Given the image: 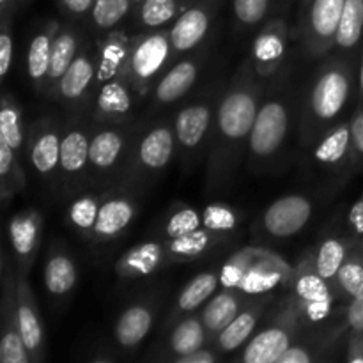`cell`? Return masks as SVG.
Segmentation results:
<instances>
[{
  "mask_svg": "<svg viewBox=\"0 0 363 363\" xmlns=\"http://www.w3.org/2000/svg\"><path fill=\"white\" fill-rule=\"evenodd\" d=\"M266 303H268V298L262 294V296H257L254 303L243 308L236 315V319L216 335V350L220 353H233L238 347L243 346L261 321Z\"/></svg>",
  "mask_w": 363,
  "mask_h": 363,
  "instance_id": "cell-25",
  "label": "cell"
},
{
  "mask_svg": "<svg viewBox=\"0 0 363 363\" xmlns=\"http://www.w3.org/2000/svg\"><path fill=\"white\" fill-rule=\"evenodd\" d=\"M133 0H94L92 21L99 30H112L130 14Z\"/></svg>",
  "mask_w": 363,
  "mask_h": 363,
  "instance_id": "cell-42",
  "label": "cell"
},
{
  "mask_svg": "<svg viewBox=\"0 0 363 363\" xmlns=\"http://www.w3.org/2000/svg\"><path fill=\"white\" fill-rule=\"evenodd\" d=\"M363 39V0H346L335 46L350 52L354 50Z\"/></svg>",
  "mask_w": 363,
  "mask_h": 363,
  "instance_id": "cell-39",
  "label": "cell"
},
{
  "mask_svg": "<svg viewBox=\"0 0 363 363\" xmlns=\"http://www.w3.org/2000/svg\"><path fill=\"white\" fill-rule=\"evenodd\" d=\"M218 101L216 92H213L190 103L177 113L174 121V131H176L177 152L183 162L190 163L197 160V156L204 151L206 144H209Z\"/></svg>",
  "mask_w": 363,
  "mask_h": 363,
  "instance_id": "cell-6",
  "label": "cell"
},
{
  "mask_svg": "<svg viewBox=\"0 0 363 363\" xmlns=\"http://www.w3.org/2000/svg\"><path fill=\"white\" fill-rule=\"evenodd\" d=\"M272 0H233L234 16L245 27H255L266 18Z\"/></svg>",
  "mask_w": 363,
  "mask_h": 363,
  "instance_id": "cell-46",
  "label": "cell"
},
{
  "mask_svg": "<svg viewBox=\"0 0 363 363\" xmlns=\"http://www.w3.org/2000/svg\"><path fill=\"white\" fill-rule=\"evenodd\" d=\"M314 206L305 195L291 194L277 199L262 215V227L273 238H291L300 233L312 218Z\"/></svg>",
  "mask_w": 363,
  "mask_h": 363,
  "instance_id": "cell-13",
  "label": "cell"
},
{
  "mask_svg": "<svg viewBox=\"0 0 363 363\" xmlns=\"http://www.w3.org/2000/svg\"><path fill=\"white\" fill-rule=\"evenodd\" d=\"M294 307H296L298 314H300L301 321L307 323H321L332 314L333 301H308V303H303V301L293 300Z\"/></svg>",
  "mask_w": 363,
  "mask_h": 363,
  "instance_id": "cell-47",
  "label": "cell"
},
{
  "mask_svg": "<svg viewBox=\"0 0 363 363\" xmlns=\"http://www.w3.org/2000/svg\"><path fill=\"white\" fill-rule=\"evenodd\" d=\"M346 0H311L303 20L305 52L312 59L326 55L335 46Z\"/></svg>",
  "mask_w": 363,
  "mask_h": 363,
  "instance_id": "cell-9",
  "label": "cell"
},
{
  "mask_svg": "<svg viewBox=\"0 0 363 363\" xmlns=\"http://www.w3.org/2000/svg\"><path fill=\"white\" fill-rule=\"evenodd\" d=\"M353 69L350 62L333 57L321 67L308 92L305 108V138L314 140L319 133L328 131L340 116L351 96Z\"/></svg>",
  "mask_w": 363,
  "mask_h": 363,
  "instance_id": "cell-2",
  "label": "cell"
},
{
  "mask_svg": "<svg viewBox=\"0 0 363 363\" xmlns=\"http://www.w3.org/2000/svg\"><path fill=\"white\" fill-rule=\"evenodd\" d=\"M78 55V35L71 27L60 28L55 35L52 48V59H50L48 77H46L45 89L55 94V89L59 85L60 78L66 73L67 67Z\"/></svg>",
  "mask_w": 363,
  "mask_h": 363,
  "instance_id": "cell-31",
  "label": "cell"
},
{
  "mask_svg": "<svg viewBox=\"0 0 363 363\" xmlns=\"http://www.w3.org/2000/svg\"><path fill=\"white\" fill-rule=\"evenodd\" d=\"M169 264L163 241H145L124 252L116 262L117 277L124 280L145 279Z\"/></svg>",
  "mask_w": 363,
  "mask_h": 363,
  "instance_id": "cell-20",
  "label": "cell"
},
{
  "mask_svg": "<svg viewBox=\"0 0 363 363\" xmlns=\"http://www.w3.org/2000/svg\"><path fill=\"white\" fill-rule=\"evenodd\" d=\"M206 335H208V330L201 318L181 319L169 337V351L174 354V358L194 353L204 347Z\"/></svg>",
  "mask_w": 363,
  "mask_h": 363,
  "instance_id": "cell-36",
  "label": "cell"
},
{
  "mask_svg": "<svg viewBox=\"0 0 363 363\" xmlns=\"http://www.w3.org/2000/svg\"><path fill=\"white\" fill-rule=\"evenodd\" d=\"M216 238H218V234L211 233L208 229L195 230V233L186 234V236L165 238L163 243H165L169 264L194 261V259L202 257L215 245Z\"/></svg>",
  "mask_w": 363,
  "mask_h": 363,
  "instance_id": "cell-33",
  "label": "cell"
},
{
  "mask_svg": "<svg viewBox=\"0 0 363 363\" xmlns=\"http://www.w3.org/2000/svg\"><path fill=\"white\" fill-rule=\"evenodd\" d=\"M346 362L363 363V330L362 332H351L350 340H347Z\"/></svg>",
  "mask_w": 363,
  "mask_h": 363,
  "instance_id": "cell-52",
  "label": "cell"
},
{
  "mask_svg": "<svg viewBox=\"0 0 363 363\" xmlns=\"http://www.w3.org/2000/svg\"><path fill=\"white\" fill-rule=\"evenodd\" d=\"M293 289L294 300L303 301V303H308V301H333V298H335L333 287L315 269L314 255H305L300 264H298V268L294 269Z\"/></svg>",
  "mask_w": 363,
  "mask_h": 363,
  "instance_id": "cell-30",
  "label": "cell"
},
{
  "mask_svg": "<svg viewBox=\"0 0 363 363\" xmlns=\"http://www.w3.org/2000/svg\"><path fill=\"white\" fill-rule=\"evenodd\" d=\"M362 254H363V234H362Z\"/></svg>",
  "mask_w": 363,
  "mask_h": 363,
  "instance_id": "cell-59",
  "label": "cell"
},
{
  "mask_svg": "<svg viewBox=\"0 0 363 363\" xmlns=\"http://www.w3.org/2000/svg\"><path fill=\"white\" fill-rule=\"evenodd\" d=\"M60 140L62 133L53 121H39L32 128L28 138V158L32 169L41 177H52L53 174L59 172Z\"/></svg>",
  "mask_w": 363,
  "mask_h": 363,
  "instance_id": "cell-19",
  "label": "cell"
},
{
  "mask_svg": "<svg viewBox=\"0 0 363 363\" xmlns=\"http://www.w3.org/2000/svg\"><path fill=\"white\" fill-rule=\"evenodd\" d=\"M350 225L354 230V234L362 236L363 234V194L350 209Z\"/></svg>",
  "mask_w": 363,
  "mask_h": 363,
  "instance_id": "cell-55",
  "label": "cell"
},
{
  "mask_svg": "<svg viewBox=\"0 0 363 363\" xmlns=\"http://www.w3.org/2000/svg\"><path fill=\"white\" fill-rule=\"evenodd\" d=\"M199 0H144L138 4L137 21L140 27L163 28L170 21H176L188 7L194 6Z\"/></svg>",
  "mask_w": 363,
  "mask_h": 363,
  "instance_id": "cell-34",
  "label": "cell"
},
{
  "mask_svg": "<svg viewBox=\"0 0 363 363\" xmlns=\"http://www.w3.org/2000/svg\"><path fill=\"white\" fill-rule=\"evenodd\" d=\"M300 314L291 301L282 308L275 325L259 332L245 347L241 360L245 363H277L293 342L296 328L300 326Z\"/></svg>",
  "mask_w": 363,
  "mask_h": 363,
  "instance_id": "cell-10",
  "label": "cell"
},
{
  "mask_svg": "<svg viewBox=\"0 0 363 363\" xmlns=\"http://www.w3.org/2000/svg\"><path fill=\"white\" fill-rule=\"evenodd\" d=\"M287 23L282 18H273L259 30L252 43L250 66L262 80L275 77L282 67L287 53Z\"/></svg>",
  "mask_w": 363,
  "mask_h": 363,
  "instance_id": "cell-12",
  "label": "cell"
},
{
  "mask_svg": "<svg viewBox=\"0 0 363 363\" xmlns=\"http://www.w3.org/2000/svg\"><path fill=\"white\" fill-rule=\"evenodd\" d=\"M25 188V174L16 151L0 137V199L9 204L11 199Z\"/></svg>",
  "mask_w": 363,
  "mask_h": 363,
  "instance_id": "cell-35",
  "label": "cell"
},
{
  "mask_svg": "<svg viewBox=\"0 0 363 363\" xmlns=\"http://www.w3.org/2000/svg\"><path fill=\"white\" fill-rule=\"evenodd\" d=\"M0 137L20 156L25 138L21 108L16 103V99L11 94H7V92L2 96V105H0Z\"/></svg>",
  "mask_w": 363,
  "mask_h": 363,
  "instance_id": "cell-41",
  "label": "cell"
},
{
  "mask_svg": "<svg viewBox=\"0 0 363 363\" xmlns=\"http://www.w3.org/2000/svg\"><path fill=\"white\" fill-rule=\"evenodd\" d=\"M172 53L169 28H152L131 38L126 77L138 98H144L155 89Z\"/></svg>",
  "mask_w": 363,
  "mask_h": 363,
  "instance_id": "cell-4",
  "label": "cell"
},
{
  "mask_svg": "<svg viewBox=\"0 0 363 363\" xmlns=\"http://www.w3.org/2000/svg\"><path fill=\"white\" fill-rule=\"evenodd\" d=\"M91 135L82 124H69L60 140L59 172L64 179L77 181L89 170V145Z\"/></svg>",
  "mask_w": 363,
  "mask_h": 363,
  "instance_id": "cell-21",
  "label": "cell"
},
{
  "mask_svg": "<svg viewBox=\"0 0 363 363\" xmlns=\"http://www.w3.org/2000/svg\"><path fill=\"white\" fill-rule=\"evenodd\" d=\"M59 30V23L50 21L46 27H43L41 30L32 38L30 46H28L27 74L38 91L45 89L46 77H48L50 69V59H52L53 41H55V35Z\"/></svg>",
  "mask_w": 363,
  "mask_h": 363,
  "instance_id": "cell-29",
  "label": "cell"
},
{
  "mask_svg": "<svg viewBox=\"0 0 363 363\" xmlns=\"http://www.w3.org/2000/svg\"><path fill=\"white\" fill-rule=\"evenodd\" d=\"M43 230V216L35 209H25L11 216L7 225L11 248L18 261V269L23 273L30 272L38 254L39 238Z\"/></svg>",
  "mask_w": 363,
  "mask_h": 363,
  "instance_id": "cell-17",
  "label": "cell"
},
{
  "mask_svg": "<svg viewBox=\"0 0 363 363\" xmlns=\"http://www.w3.org/2000/svg\"><path fill=\"white\" fill-rule=\"evenodd\" d=\"M353 156L350 123H340L325 131L314 149V160L326 169H339Z\"/></svg>",
  "mask_w": 363,
  "mask_h": 363,
  "instance_id": "cell-28",
  "label": "cell"
},
{
  "mask_svg": "<svg viewBox=\"0 0 363 363\" xmlns=\"http://www.w3.org/2000/svg\"><path fill=\"white\" fill-rule=\"evenodd\" d=\"M202 227L218 236L229 234L238 227V213L230 206L222 204V202L209 204L202 211Z\"/></svg>",
  "mask_w": 363,
  "mask_h": 363,
  "instance_id": "cell-45",
  "label": "cell"
},
{
  "mask_svg": "<svg viewBox=\"0 0 363 363\" xmlns=\"http://www.w3.org/2000/svg\"><path fill=\"white\" fill-rule=\"evenodd\" d=\"M201 71L199 57H188L179 60L165 71L152 89V98L158 105H172L190 92Z\"/></svg>",
  "mask_w": 363,
  "mask_h": 363,
  "instance_id": "cell-22",
  "label": "cell"
},
{
  "mask_svg": "<svg viewBox=\"0 0 363 363\" xmlns=\"http://www.w3.org/2000/svg\"><path fill=\"white\" fill-rule=\"evenodd\" d=\"M312 360H314V357H312V353L307 347L298 346V344L293 346V344H291L286 350V353L277 360V363H311Z\"/></svg>",
  "mask_w": 363,
  "mask_h": 363,
  "instance_id": "cell-51",
  "label": "cell"
},
{
  "mask_svg": "<svg viewBox=\"0 0 363 363\" xmlns=\"http://www.w3.org/2000/svg\"><path fill=\"white\" fill-rule=\"evenodd\" d=\"M0 77L6 78L13 64V35H11V16H2L0 20Z\"/></svg>",
  "mask_w": 363,
  "mask_h": 363,
  "instance_id": "cell-48",
  "label": "cell"
},
{
  "mask_svg": "<svg viewBox=\"0 0 363 363\" xmlns=\"http://www.w3.org/2000/svg\"><path fill=\"white\" fill-rule=\"evenodd\" d=\"M243 296H247V294L241 293L240 289H229V287H223L220 293L213 294L201 314L208 333L216 337L225 326H229L236 319V315L241 312Z\"/></svg>",
  "mask_w": 363,
  "mask_h": 363,
  "instance_id": "cell-27",
  "label": "cell"
},
{
  "mask_svg": "<svg viewBox=\"0 0 363 363\" xmlns=\"http://www.w3.org/2000/svg\"><path fill=\"white\" fill-rule=\"evenodd\" d=\"M335 286L346 296H363V254H351L335 277Z\"/></svg>",
  "mask_w": 363,
  "mask_h": 363,
  "instance_id": "cell-44",
  "label": "cell"
},
{
  "mask_svg": "<svg viewBox=\"0 0 363 363\" xmlns=\"http://www.w3.org/2000/svg\"><path fill=\"white\" fill-rule=\"evenodd\" d=\"M16 294L18 318H20V330L25 347L32 362H41L45 358V326L39 314L38 300L28 282V273L20 272V269L16 272Z\"/></svg>",
  "mask_w": 363,
  "mask_h": 363,
  "instance_id": "cell-15",
  "label": "cell"
},
{
  "mask_svg": "<svg viewBox=\"0 0 363 363\" xmlns=\"http://www.w3.org/2000/svg\"><path fill=\"white\" fill-rule=\"evenodd\" d=\"M346 325L351 332L363 330V296L351 298V303L346 312Z\"/></svg>",
  "mask_w": 363,
  "mask_h": 363,
  "instance_id": "cell-50",
  "label": "cell"
},
{
  "mask_svg": "<svg viewBox=\"0 0 363 363\" xmlns=\"http://www.w3.org/2000/svg\"><path fill=\"white\" fill-rule=\"evenodd\" d=\"M77 262L67 252L53 250L45 266V286L53 296H64L77 286Z\"/></svg>",
  "mask_w": 363,
  "mask_h": 363,
  "instance_id": "cell-32",
  "label": "cell"
},
{
  "mask_svg": "<svg viewBox=\"0 0 363 363\" xmlns=\"http://www.w3.org/2000/svg\"><path fill=\"white\" fill-rule=\"evenodd\" d=\"M60 6L71 16H84V14L91 13L94 0H60Z\"/></svg>",
  "mask_w": 363,
  "mask_h": 363,
  "instance_id": "cell-54",
  "label": "cell"
},
{
  "mask_svg": "<svg viewBox=\"0 0 363 363\" xmlns=\"http://www.w3.org/2000/svg\"><path fill=\"white\" fill-rule=\"evenodd\" d=\"M2 340H0V362L2 363H30L32 358L25 347L18 318L16 273L11 269L7 255H2Z\"/></svg>",
  "mask_w": 363,
  "mask_h": 363,
  "instance_id": "cell-8",
  "label": "cell"
},
{
  "mask_svg": "<svg viewBox=\"0 0 363 363\" xmlns=\"http://www.w3.org/2000/svg\"><path fill=\"white\" fill-rule=\"evenodd\" d=\"M216 360H218V354L211 350H206V347H201V350L184 354V357L174 358L176 363H213Z\"/></svg>",
  "mask_w": 363,
  "mask_h": 363,
  "instance_id": "cell-53",
  "label": "cell"
},
{
  "mask_svg": "<svg viewBox=\"0 0 363 363\" xmlns=\"http://www.w3.org/2000/svg\"><path fill=\"white\" fill-rule=\"evenodd\" d=\"M218 284L220 273L204 272L195 275L194 279L181 289L179 296H177V312H179V314H186V312L197 311L199 307H202V305L216 293Z\"/></svg>",
  "mask_w": 363,
  "mask_h": 363,
  "instance_id": "cell-37",
  "label": "cell"
},
{
  "mask_svg": "<svg viewBox=\"0 0 363 363\" xmlns=\"http://www.w3.org/2000/svg\"><path fill=\"white\" fill-rule=\"evenodd\" d=\"M137 92L126 78L99 82L94 96V119L99 124H126L133 113Z\"/></svg>",
  "mask_w": 363,
  "mask_h": 363,
  "instance_id": "cell-16",
  "label": "cell"
},
{
  "mask_svg": "<svg viewBox=\"0 0 363 363\" xmlns=\"http://www.w3.org/2000/svg\"><path fill=\"white\" fill-rule=\"evenodd\" d=\"M130 133L123 124H103L91 135L89 145V170L94 176H108L123 162L126 155Z\"/></svg>",
  "mask_w": 363,
  "mask_h": 363,
  "instance_id": "cell-14",
  "label": "cell"
},
{
  "mask_svg": "<svg viewBox=\"0 0 363 363\" xmlns=\"http://www.w3.org/2000/svg\"><path fill=\"white\" fill-rule=\"evenodd\" d=\"M142 2H144V0H133L135 6H138V4H142Z\"/></svg>",
  "mask_w": 363,
  "mask_h": 363,
  "instance_id": "cell-58",
  "label": "cell"
},
{
  "mask_svg": "<svg viewBox=\"0 0 363 363\" xmlns=\"http://www.w3.org/2000/svg\"><path fill=\"white\" fill-rule=\"evenodd\" d=\"M222 0H199L172 23L170 43L174 55L194 52L208 38Z\"/></svg>",
  "mask_w": 363,
  "mask_h": 363,
  "instance_id": "cell-11",
  "label": "cell"
},
{
  "mask_svg": "<svg viewBox=\"0 0 363 363\" xmlns=\"http://www.w3.org/2000/svg\"><path fill=\"white\" fill-rule=\"evenodd\" d=\"M108 191H99V194H82L67 208V220L71 225L84 236H91L94 229L96 218H98L99 208L105 201Z\"/></svg>",
  "mask_w": 363,
  "mask_h": 363,
  "instance_id": "cell-38",
  "label": "cell"
},
{
  "mask_svg": "<svg viewBox=\"0 0 363 363\" xmlns=\"http://www.w3.org/2000/svg\"><path fill=\"white\" fill-rule=\"evenodd\" d=\"M358 87H360V94H362V98H363V53H362L360 71H358Z\"/></svg>",
  "mask_w": 363,
  "mask_h": 363,
  "instance_id": "cell-57",
  "label": "cell"
},
{
  "mask_svg": "<svg viewBox=\"0 0 363 363\" xmlns=\"http://www.w3.org/2000/svg\"><path fill=\"white\" fill-rule=\"evenodd\" d=\"M131 38L123 30H112L98 45V60H96V84L126 78L128 53H130Z\"/></svg>",
  "mask_w": 363,
  "mask_h": 363,
  "instance_id": "cell-23",
  "label": "cell"
},
{
  "mask_svg": "<svg viewBox=\"0 0 363 363\" xmlns=\"http://www.w3.org/2000/svg\"><path fill=\"white\" fill-rule=\"evenodd\" d=\"M155 323V308L147 303H135L119 315L116 323V340L124 350L137 347L149 335Z\"/></svg>",
  "mask_w": 363,
  "mask_h": 363,
  "instance_id": "cell-26",
  "label": "cell"
},
{
  "mask_svg": "<svg viewBox=\"0 0 363 363\" xmlns=\"http://www.w3.org/2000/svg\"><path fill=\"white\" fill-rule=\"evenodd\" d=\"M177 151L174 124H156L133 145L128 160V179L140 181L167 169Z\"/></svg>",
  "mask_w": 363,
  "mask_h": 363,
  "instance_id": "cell-7",
  "label": "cell"
},
{
  "mask_svg": "<svg viewBox=\"0 0 363 363\" xmlns=\"http://www.w3.org/2000/svg\"><path fill=\"white\" fill-rule=\"evenodd\" d=\"M294 269L264 248H243L223 264L220 286L240 289L247 296H262L279 286L293 282Z\"/></svg>",
  "mask_w": 363,
  "mask_h": 363,
  "instance_id": "cell-3",
  "label": "cell"
},
{
  "mask_svg": "<svg viewBox=\"0 0 363 363\" xmlns=\"http://www.w3.org/2000/svg\"><path fill=\"white\" fill-rule=\"evenodd\" d=\"M351 140H353V158H363V105L350 121Z\"/></svg>",
  "mask_w": 363,
  "mask_h": 363,
  "instance_id": "cell-49",
  "label": "cell"
},
{
  "mask_svg": "<svg viewBox=\"0 0 363 363\" xmlns=\"http://www.w3.org/2000/svg\"><path fill=\"white\" fill-rule=\"evenodd\" d=\"M96 82V60L89 53L78 52L71 66L60 78L55 94L67 105L80 103Z\"/></svg>",
  "mask_w": 363,
  "mask_h": 363,
  "instance_id": "cell-24",
  "label": "cell"
},
{
  "mask_svg": "<svg viewBox=\"0 0 363 363\" xmlns=\"http://www.w3.org/2000/svg\"><path fill=\"white\" fill-rule=\"evenodd\" d=\"M204 229L202 227V213L191 206H181L174 209L167 220L163 222V234L165 238H179L186 234L195 233V230Z\"/></svg>",
  "mask_w": 363,
  "mask_h": 363,
  "instance_id": "cell-43",
  "label": "cell"
},
{
  "mask_svg": "<svg viewBox=\"0 0 363 363\" xmlns=\"http://www.w3.org/2000/svg\"><path fill=\"white\" fill-rule=\"evenodd\" d=\"M0 9H2V16H13L14 0H0Z\"/></svg>",
  "mask_w": 363,
  "mask_h": 363,
  "instance_id": "cell-56",
  "label": "cell"
},
{
  "mask_svg": "<svg viewBox=\"0 0 363 363\" xmlns=\"http://www.w3.org/2000/svg\"><path fill=\"white\" fill-rule=\"evenodd\" d=\"M347 255H350V248H347L346 241L339 240V238H326L314 254L315 269L325 280L335 282L337 273L342 268Z\"/></svg>",
  "mask_w": 363,
  "mask_h": 363,
  "instance_id": "cell-40",
  "label": "cell"
},
{
  "mask_svg": "<svg viewBox=\"0 0 363 363\" xmlns=\"http://www.w3.org/2000/svg\"><path fill=\"white\" fill-rule=\"evenodd\" d=\"M305 2H307V4H308V2H311V0H305Z\"/></svg>",
  "mask_w": 363,
  "mask_h": 363,
  "instance_id": "cell-60",
  "label": "cell"
},
{
  "mask_svg": "<svg viewBox=\"0 0 363 363\" xmlns=\"http://www.w3.org/2000/svg\"><path fill=\"white\" fill-rule=\"evenodd\" d=\"M289 101L284 92L262 99L248 138V155L252 165L266 163L279 155L289 133Z\"/></svg>",
  "mask_w": 363,
  "mask_h": 363,
  "instance_id": "cell-5",
  "label": "cell"
},
{
  "mask_svg": "<svg viewBox=\"0 0 363 363\" xmlns=\"http://www.w3.org/2000/svg\"><path fill=\"white\" fill-rule=\"evenodd\" d=\"M262 78L245 64L220 98L215 124L209 138L208 179L209 186H223L233 177L241 160L245 144L248 145L252 128L262 103Z\"/></svg>",
  "mask_w": 363,
  "mask_h": 363,
  "instance_id": "cell-1",
  "label": "cell"
},
{
  "mask_svg": "<svg viewBox=\"0 0 363 363\" xmlns=\"http://www.w3.org/2000/svg\"><path fill=\"white\" fill-rule=\"evenodd\" d=\"M137 215V202L131 195L121 191H108L99 208L94 229L89 240L110 241L124 233Z\"/></svg>",
  "mask_w": 363,
  "mask_h": 363,
  "instance_id": "cell-18",
  "label": "cell"
}]
</instances>
